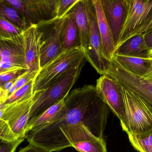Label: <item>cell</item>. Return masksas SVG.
<instances>
[{"label":"cell","instance_id":"cell-1","mask_svg":"<svg viewBox=\"0 0 152 152\" xmlns=\"http://www.w3.org/2000/svg\"><path fill=\"white\" fill-rule=\"evenodd\" d=\"M110 109L96 92L95 86L85 85L74 89L66 97L58 119L41 129L25 135L29 144L50 152L58 151L62 129L83 124L93 135L104 139Z\"/></svg>","mask_w":152,"mask_h":152},{"label":"cell","instance_id":"cell-2","mask_svg":"<svg viewBox=\"0 0 152 152\" xmlns=\"http://www.w3.org/2000/svg\"><path fill=\"white\" fill-rule=\"evenodd\" d=\"M86 60L71 69L45 90L35 93L27 127L48 109L65 100L80 76Z\"/></svg>","mask_w":152,"mask_h":152},{"label":"cell","instance_id":"cell-3","mask_svg":"<svg viewBox=\"0 0 152 152\" xmlns=\"http://www.w3.org/2000/svg\"><path fill=\"white\" fill-rule=\"evenodd\" d=\"M86 60L85 50L81 47L64 51L38 72L34 80L33 94L45 90Z\"/></svg>","mask_w":152,"mask_h":152},{"label":"cell","instance_id":"cell-4","mask_svg":"<svg viewBox=\"0 0 152 152\" xmlns=\"http://www.w3.org/2000/svg\"><path fill=\"white\" fill-rule=\"evenodd\" d=\"M119 85L126 111V126L122 130L128 135L152 130V108L139 95Z\"/></svg>","mask_w":152,"mask_h":152},{"label":"cell","instance_id":"cell-5","mask_svg":"<svg viewBox=\"0 0 152 152\" xmlns=\"http://www.w3.org/2000/svg\"><path fill=\"white\" fill-rule=\"evenodd\" d=\"M69 147L79 152H108L104 139L95 136L81 124L67 126L61 130L58 151Z\"/></svg>","mask_w":152,"mask_h":152},{"label":"cell","instance_id":"cell-6","mask_svg":"<svg viewBox=\"0 0 152 152\" xmlns=\"http://www.w3.org/2000/svg\"><path fill=\"white\" fill-rule=\"evenodd\" d=\"M89 22L87 47L85 51L86 59L101 75L106 73L110 60L106 57L102 37L98 29L95 9L93 1L84 0Z\"/></svg>","mask_w":152,"mask_h":152},{"label":"cell","instance_id":"cell-7","mask_svg":"<svg viewBox=\"0 0 152 152\" xmlns=\"http://www.w3.org/2000/svg\"><path fill=\"white\" fill-rule=\"evenodd\" d=\"M127 2L126 17L117 48L132 37L143 35L152 20V0H127Z\"/></svg>","mask_w":152,"mask_h":152},{"label":"cell","instance_id":"cell-8","mask_svg":"<svg viewBox=\"0 0 152 152\" xmlns=\"http://www.w3.org/2000/svg\"><path fill=\"white\" fill-rule=\"evenodd\" d=\"M105 74L139 95L152 109V81L130 73L113 58L109 62Z\"/></svg>","mask_w":152,"mask_h":152},{"label":"cell","instance_id":"cell-9","mask_svg":"<svg viewBox=\"0 0 152 152\" xmlns=\"http://www.w3.org/2000/svg\"><path fill=\"white\" fill-rule=\"evenodd\" d=\"M67 15L59 19L37 25L42 34L40 52L41 68L49 64L64 51L61 33Z\"/></svg>","mask_w":152,"mask_h":152},{"label":"cell","instance_id":"cell-10","mask_svg":"<svg viewBox=\"0 0 152 152\" xmlns=\"http://www.w3.org/2000/svg\"><path fill=\"white\" fill-rule=\"evenodd\" d=\"M6 1L21 12L29 26L57 20L56 9L58 0Z\"/></svg>","mask_w":152,"mask_h":152},{"label":"cell","instance_id":"cell-11","mask_svg":"<svg viewBox=\"0 0 152 152\" xmlns=\"http://www.w3.org/2000/svg\"><path fill=\"white\" fill-rule=\"evenodd\" d=\"M95 87L98 95L119 119L123 129L126 124V111L119 85L111 77L104 74L96 80Z\"/></svg>","mask_w":152,"mask_h":152},{"label":"cell","instance_id":"cell-12","mask_svg":"<svg viewBox=\"0 0 152 152\" xmlns=\"http://www.w3.org/2000/svg\"><path fill=\"white\" fill-rule=\"evenodd\" d=\"M0 72L15 69L28 70L26 63L23 33L13 40L0 41Z\"/></svg>","mask_w":152,"mask_h":152},{"label":"cell","instance_id":"cell-13","mask_svg":"<svg viewBox=\"0 0 152 152\" xmlns=\"http://www.w3.org/2000/svg\"><path fill=\"white\" fill-rule=\"evenodd\" d=\"M101 2L117 49L126 17L127 0H101Z\"/></svg>","mask_w":152,"mask_h":152},{"label":"cell","instance_id":"cell-14","mask_svg":"<svg viewBox=\"0 0 152 152\" xmlns=\"http://www.w3.org/2000/svg\"><path fill=\"white\" fill-rule=\"evenodd\" d=\"M26 63L28 70L39 72L42 34L37 25H31L23 31Z\"/></svg>","mask_w":152,"mask_h":152},{"label":"cell","instance_id":"cell-15","mask_svg":"<svg viewBox=\"0 0 152 152\" xmlns=\"http://www.w3.org/2000/svg\"><path fill=\"white\" fill-rule=\"evenodd\" d=\"M98 29L102 37L104 49L108 59H111L116 51V46L110 28L104 12L101 0H93Z\"/></svg>","mask_w":152,"mask_h":152},{"label":"cell","instance_id":"cell-16","mask_svg":"<svg viewBox=\"0 0 152 152\" xmlns=\"http://www.w3.org/2000/svg\"><path fill=\"white\" fill-rule=\"evenodd\" d=\"M33 96L20 102L16 111L7 121L12 132L18 139L25 138L30 109L33 103Z\"/></svg>","mask_w":152,"mask_h":152},{"label":"cell","instance_id":"cell-17","mask_svg":"<svg viewBox=\"0 0 152 152\" xmlns=\"http://www.w3.org/2000/svg\"><path fill=\"white\" fill-rule=\"evenodd\" d=\"M151 51L146 45L143 35L139 34L132 37L121 45L116 49L115 53L144 59H152Z\"/></svg>","mask_w":152,"mask_h":152},{"label":"cell","instance_id":"cell-18","mask_svg":"<svg viewBox=\"0 0 152 152\" xmlns=\"http://www.w3.org/2000/svg\"><path fill=\"white\" fill-rule=\"evenodd\" d=\"M68 14L72 16L75 21L79 33L80 46L86 51L88 43L89 22L84 0H79Z\"/></svg>","mask_w":152,"mask_h":152},{"label":"cell","instance_id":"cell-19","mask_svg":"<svg viewBox=\"0 0 152 152\" xmlns=\"http://www.w3.org/2000/svg\"><path fill=\"white\" fill-rule=\"evenodd\" d=\"M113 59L130 73L143 77L151 66L152 59H144L115 53Z\"/></svg>","mask_w":152,"mask_h":152},{"label":"cell","instance_id":"cell-20","mask_svg":"<svg viewBox=\"0 0 152 152\" xmlns=\"http://www.w3.org/2000/svg\"><path fill=\"white\" fill-rule=\"evenodd\" d=\"M61 42L64 51L81 47L77 24L73 17L68 14L61 31Z\"/></svg>","mask_w":152,"mask_h":152},{"label":"cell","instance_id":"cell-21","mask_svg":"<svg viewBox=\"0 0 152 152\" xmlns=\"http://www.w3.org/2000/svg\"><path fill=\"white\" fill-rule=\"evenodd\" d=\"M0 18L23 31L29 27L21 12L6 0H0Z\"/></svg>","mask_w":152,"mask_h":152},{"label":"cell","instance_id":"cell-22","mask_svg":"<svg viewBox=\"0 0 152 152\" xmlns=\"http://www.w3.org/2000/svg\"><path fill=\"white\" fill-rule=\"evenodd\" d=\"M64 101L65 100L53 105L34 120L27 127L26 134L28 132L37 131L48 124L56 121L60 115L61 110L64 106Z\"/></svg>","mask_w":152,"mask_h":152},{"label":"cell","instance_id":"cell-23","mask_svg":"<svg viewBox=\"0 0 152 152\" xmlns=\"http://www.w3.org/2000/svg\"><path fill=\"white\" fill-rule=\"evenodd\" d=\"M131 145L138 152H152V130L137 134L129 135Z\"/></svg>","mask_w":152,"mask_h":152},{"label":"cell","instance_id":"cell-24","mask_svg":"<svg viewBox=\"0 0 152 152\" xmlns=\"http://www.w3.org/2000/svg\"><path fill=\"white\" fill-rule=\"evenodd\" d=\"M23 32V30L0 18V41L14 40Z\"/></svg>","mask_w":152,"mask_h":152},{"label":"cell","instance_id":"cell-25","mask_svg":"<svg viewBox=\"0 0 152 152\" xmlns=\"http://www.w3.org/2000/svg\"><path fill=\"white\" fill-rule=\"evenodd\" d=\"M34 80L29 81L26 84L16 91L5 101L4 103L10 104L18 101L28 100L32 98L33 94V85Z\"/></svg>","mask_w":152,"mask_h":152},{"label":"cell","instance_id":"cell-26","mask_svg":"<svg viewBox=\"0 0 152 152\" xmlns=\"http://www.w3.org/2000/svg\"><path fill=\"white\" fill-rule=\"evenodd\" d=\"M79 0H58L56 9V19L65 17Z\"/></svg>","mask_w":152,"mask_h":152},{"label":"cell","instance_id":"cell-27","mask_svg":"<svg viewBox=\"0 0 152 152\" xmlns=\"http://www.w3.org/2000/svg\"><path fill=\"white\" fill-rule=\"evenodd\" d=\"M28 70L26 69L20 68L0 72V87H1L7 82L15 81Z\"/></svg>","mask_w":152,"mask_h":152},{"label":"cell","instance_id":"cell-28","mask_svg":"<svg viewBox=\"0 0 152 152\" xmlns=\"http://www.w3.org/2000/svg\"><path fill=\"white\" fill-rule=\"evenodd\" d=\"M17 139L18 138L12 132L8 123L0 119V140L11 142Z\"/></svg>","mask_w":152,"mask_h":152},{"label":"cell","instance_id":"cell-29","mask_svg":"<svg viewBox=\"0 0 152 152\" xmlns=\"http://www.w3.org/2000/svg\"><path fill=\"white\" fill-rule=\"evenodd\" d=\"M38 72L28 70L20 76L14 82V85L17 90L26 84L29 81L34 80L37 76Z\"/></svg>","mask_w":152,"mask_h":152},{"label":"cell","instance_id":"cell-30","mask_svg":"<svg viewBox=\"0 0 152 152\" xmlns=\"http://www.w3.org/2000/svg\"><path fill=\"white\" fill-rule=\"evenodd\" d=\"M24 139L25 138H19L11 142L0 140V152H15L16 149Z\"/></svg>","mask_w":152,"mask_h":152},{"label":"cell","instance_id":"cell-31","mask_svg":"<svg viewBox=\"0 0 152 152\" xmlns=\"http://www.w3.org/2000/svg\"><path fill=\"white\" fill-rule=\"evenodd\" d=\"M18 152H50L45 151L38 146L34 145L29 144L28 146L22 148Z\"/></svg>","mask_w":152,"mask_h":152},{"label":"cell","instance_id":"cell-32","mask_svg":"<svg viewBox=\"0 0 152 152\" xmlns=\"http://www.w3.org/2000/svg\"><path fill=\"white\" fill-rule=\"evenodd\" d=\"M145 43L148 48L152 50V30L143 35Z\"/></svg>","mask_w":152,"mask_h":152},{"label":"cell","instance_id":"cell-33","mask_svg":"<svg viewBox=\"0 0 152 152\" xmlns=\"http://www.w3.org/2000/svg\"><path fill=\"white\" fill-rule=\"evenodd\" d=\"M142 77L143 78L145 79H147V80L152 81V60L151 64L150 69L147 71V73Z\"/></svg>","mask_w":152,"mask_h":152},{"label":"cell","instance_id":"cell-34","mask_svg":"<svg viewBox=\"0 0 152 152\" xmlns=\"http://www.w3.org/2000/svg\"><path fill=\"white\" fill-rule=\"evenodd\" d=\"M152 30V20L151 22H150V24L148 25V27H147V28L145 29V31L143 35L144 34H145V33H148V32H150V31H151Z\"/></svg>","mask_w":152,"mask_h":152},{"label":"cell","instance_id":"cell-35","mask_svg":"<svg viewBox=\"0 0 152 152\" xmlns=\"http://www.w3.org/2000/svg\"><path fill=\"white\" fill-rule=\"evenodd\" d=\"M8 104H6L4 103H0V110H1L4 109L6 108L8 106Z\"/></svg>","mask_w":152,"mask_h":152},{"label":"cell","instance_id":"cell-36","mask_svg":"<svg viewBox=\"0 0 152 152\" xmlns=\"http://www.w3.org/2000/svg\"><path fill=\"white\" fill-rule=\"evenodd\" d=\"M1 54H0V65H1Z\"/></svg>","mask_w":152,"mask_h":152},{"label":"cell","instance_id":"cell-37","mask_svg":"<svg viewBox=\"0 0 152 152\" xmlns=\"http://www.w3.org/2000/svg\"><path fill=\"white\" fill-rule=\"evenodd\" d=\"M151 58L152 59V50H151Z\"/></svg>","mask_w":152,"mask_h":152},{"label":"cell","instance_id":"cell-38","mask_svg":"<svg viewBox=\"0 0 152 152\" xmlns=\"http://www.w3.org/2000/svg\"><path fill=\"white\" fill-rule=\"evenodd\" d=\"M1 87H0V94H1Z\"/></svg>","mask_w":152,"mask_h":152}]
</instances>
